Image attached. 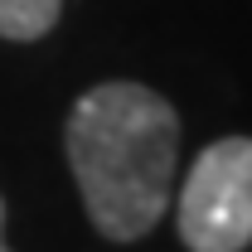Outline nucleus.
Listing matches in <instances>:
<instances>
[{"instance_id": "obj_1", "label": "nucleus", "mask_w": 252, "mask_h": 252, "mask_svg": "<svg viewBox=\"0 0 252 252\" xmlns=\"http://www.w3.org/2000/svg\"><path fill=\"white\" fill-rule=\"evenodd\" d=\"M68 170L107 243H136L160 223L180 160V112L146 83L112 78L73 102L63 126Z\"/></svg>"}, {"instance_id": "obj_2", "label": "nucleus", "mask_w": 252, "mask_h": 252, "mask_svg": "<svg viewBox=\"0 0 252 252\" xmlns=\"http://www.w3.org/2000/svg\"><path fill=\"white\" fill-rule=\"evenodd\" d=\"M189 252H243L252 243V136H223L189 165L175 204Z\"/></svg>"}, {"instance_id": "obj_3", "label": "nucleus", "mask_w": 252, "mask_h": 252, "mask_svg": "<svg viewBox=\"0 0 252 252\" xmlns=\"http://www.w3.org/2000/svg\"><path fill=\"white\" fill-rule=\"evenodd\" d=\"M63 0H0V39L34 44L59 25Z\"/></svg>"}, {"instance_id": "obj_4", "label": "nucleus", "mask_w": 252, "mask_h": 252, "mask_svg": "<svg viewBox=\"0 0 252 252\" xmlns=\"http://www.w3.org/2000/svg\"><path fill=\"white\" fill-rule=\"evenodd\" d=\"M0 252H10L5 248V199H0Z\"/></svg>"}]
</instances>
